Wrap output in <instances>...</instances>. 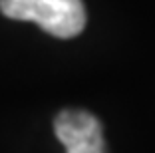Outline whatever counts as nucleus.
<instances>
[{"label": "nucleus", "instance_id": "f257e3e1", "mask_svg": "<svg viewBox=\"0 0 155 153\" xmlns=\"http://www.w3.org/2000/svg\"><path fill=\"white\" fill-rule=\"evenodd\" d=\"M0 12L12 20H30L56 38H74L86 26L82 0H0Z\"/></svg>", "mask_w": 155, "mask_h": 153}, {"label": "nucleus", "instance_id": "f03ea898", "mask_svg": "<svg viewBox=\"0 0 155 153\" xmlns=\"http://www.w3.org/2000/svg\"><path fill=\"white\" fill-rule=\"evenodd\" d=\"M54 133L66 153H107L100 119L84 109L60 111L54 119Z\"/></svg>", "mask_w": 155, "mask_h": 153}]
</instances>
